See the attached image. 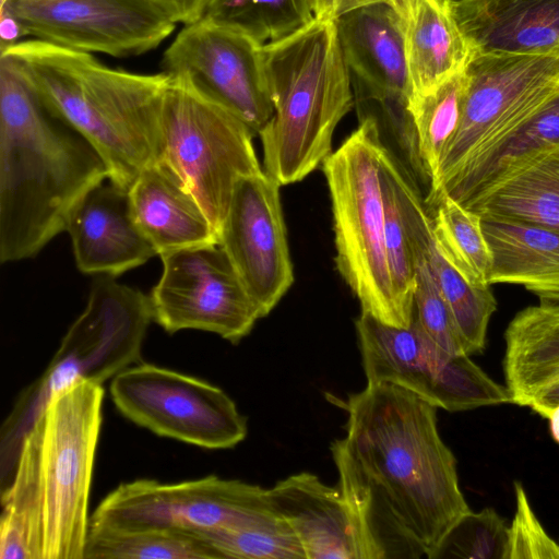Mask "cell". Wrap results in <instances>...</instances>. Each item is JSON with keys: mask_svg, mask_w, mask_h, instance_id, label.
Returning <instances> with one entry per match:
<instances>
[{"mask_svg": "<svg viewBox=\"0 0 559 559\" xmlns=\"http://www.w3.org/2000/svg\"><path fill=\"white\" fill-rule=\"evenodd\" d=\"M346 435L331 453L361 559H432L471 509L437 407L392 383H367L342 402Z\"/></svg>", "mask_w": 559, "mask_h": 559, "instance_id": "cell-1", "label": "cell"}, {"mask_svg": "<svg viewBox=\"0 0 559 559\" xmlns=\"http://www.w3.org/2000/svg\"><path fill=\"white\" fill-rule=\"evenodd\" d=\"M109 171L93 145L52 112L0 55V261L36 255Z\"/></svg>", "mask_w": 559, "mask_h": 559, "instance_id": "cell-2", "label": "cell"}, {"mask_svg": "<svg viewBox=\"0 0 559 559\" xmlns=\"http://www.w3.org/2000/svg\"><path fill=\"white\" fill-rule=\"evenodd\" d=\"M10 58L43 103L98 152L109 180L129 190L162 155L160 115L170 76L133 73L39 39L21 40Z\"/></svg>", "mask_w": 559, "mask_h": 559, "instance_id": "cell-3", "label": "cell"}, {"mask_svg": "<svg viewBox=\"0 0 559 559\" xmlns=\"http://www.w3.org/2000/svg\"><path fill=\"white\" fill-rule=\"evenodd\" d=\"M273 115L259 132L263 170L280 186L305 179L332 154L338 122L355 106L335 21L263 45Z\"/></svg>", "mask_w": 559, "mask_h": 559, "instance_id": "cell-4", "label": "cell"}, {"mask_svg": "<svg viewBox=\"0 0 559 559\" xmlns=\"http://www.w3.org/2000/svg\"><path fill=\"white\" fill-rule=\"evenodd\" d=\"M385 145L369 114L323 162L336 247V269L359 300L361 312L379 321L407 326L388 265L381 157Z\"/></svg>", "mask_w": 559, "mask_h": 559, "instance_id": "cell-5", "label": "cell"}, {"mask_svg": "<svg viewBox=\"0 0 559 559\" xmlns=\"http://www.w3.org/2000/svg\"><path fill=\"white\" fill-rule=\"evenodd\" d=\"M152 320L150 296L98 275L47 370L22 392L4 421L2 459L15 462L24 436L55 395L85 380L102 384L131 366Z\"/></svg>", "mask_w": 559, "mask_h": 559, "instance_id": "cell-6", "label": "cell"}, {"mask_svg": "<svg viewBox=\"0 0 559 559\" xmlns=\"http://www.w3.org/2000/svg\"><path fill=\"white\" fill-rule=\"evenodd\" d=\"M103 400L100 383L81 381L55 395L34 424L38 429L41 559H84Z\"/></svg>", "mask_w": 559, "mask_h": 559, "instance_id": "cell-7", "label": "cell"}, {"mask_svg": "<svg viewBox=\"0 0 559 559\" xmlns=\"http://www.w3.org/2000/svg\"><path fill=\"white\" fill-rule=\"evenodd\" d=\"M460 123L425 203L501 144L559 93V51L474 52Z\"/></svg>", "mask_w": 559, "mask_h": 559, "instance_id": "cell-8", "label": "cell"}, {"mask_svg": "<svg viewBox=\"0 0 559 559\" xmlns=\"http://www.w3.org/2000/svg\"><path fill=\"white\" fill-rule=\"evenodd\" d=\"M162 160L182 179L218 235L239 179L263 171L248 126L171 79L162 115Z\"/></svg>", "mask_w": 559, "mask_h": 559, "instance_id": "cell-9", "label": "cell"}, {"mask_svg": "<svg viewBox=\"0 0 559 559\" xmlns=\"http://www.w3.org/2000/svg\"><path fill=\"white\" fill-rule=\"evenodd\" d=\"M355 328L367 383L399 385L448 412L511 403L507 386L468 355L437 345L414 317L407 326H395L361 312Z\"/></svg>", "mask_w": 559, "mask_h": 559, "instance_id": "cell-10", "label": "cell"}, {"mask_svg": "<svg viewBox=\"0 0 559 559\" xmlns=\"http://www.w3.org/2000/svg\"><path fill=\"white\" fill-rule=\"evenodd\" d=\"M274 513L267 488L210 475L178 484L153 479L121 484L103 499L90 523L198 535L249 524Z\"/></svg>", "mask_w": 559, "mask_h": 559, "instance_id": "cell-11", "label": "cell"}, {"mask_svg": "<svg viewBox=\"0 0 559 559\" xmlns=\"http://www.w3.org/2000/svg\"><path fill=\"white\" fill-rule=\"evenodd\" d=\"M109 391L124 417L158 436L218 450L237 445L248 432L247 418L221 388L164 367L129 366Z\"/></svg>", "mask_w": 559, "mask_h": 559, "instance_id": "cell-12", "label": "cell"}, {"mask_svg": "<svg viewBox=\"0 0 559 559\" xmlns=\"http://www.w3.org/2000/svg\"><path fill=\"white\" fill-rule=\"evenodd\" d=\"M162 69L235 115L254 136L273 115L263 45L239 31L205 17L183 25Z\"/></svg>", "mask_w": 559, "mask_h": 559, "instance_id": "cell-13", "label": "cell"}, {"mask_svg": "<svg viewBox=\"0 0 559 559\" xmlns=\"http://www.w3.org/2000/svg\"><path fill=\"white\" fill-rule=\"evenodd\" d=\"M159 257L163 272L150 302L153 321L168 333L201 330L238 343L262 318L219 243Z\"/></svg>", "mask_w": 559, "mask_h": 559, "instance_id": "cell-14", "label": "cell"}, {"mask_svg": "<svg viewBox=\"0 0 559 559\" xmlns=\"http://www.w3.org/2000/svg\"><path fill=\"white\" fill-rule=\"evenodd\" d=\"M24 36L124 58L157 48L177 23L154 0H5Z\"/></svg>", "mask_w": 559, "mask_h": 559, "instance_id": "cell-15", "label": "cell"}, {"mask_svg": "<svg viewBox=\"0 0 559 559\" xmlns=\"http://www.w3.org/2000/svg\"><path fill=\"white\" fill-rule=\"evenodd\" d=\"M280 187L264 170L239 179L219 231V245L262 318L294 283Z\"/></svg>", "mask_w": 559, "mask_h": 559, "instance_id": "cell-16", "label": "cell"}, {"mask_svg": "<svg viewBox=\"0 0 559 559\" xmlns=\"http://www.w3.org/2000/svg\"><path fill=\"white\" fill-rule=\"evenodd\" d=\"M67 231L76 266L83 273L115 277L157 254L135 221L129 190L109 179L87 192Z\"/></svg>", "mask_w": 559, "mask_h": 559, "instance_id": "cell-17", "label": "cell"}, {"mask_svg": "<svg viewBox=\"0 0 559 559\" xmlns=\"http://www.w3.org/2000/svg\"><path fill=\"white\" fill-rule=\"evenodd\" d=\"M382 163L394 183L411 245L424 255L468 354L480 353L485 347L490 318L497 309L490 287L469 284L439 251L425 202L409 173L388 147L383 151Z\"/></svg>", "mask_w": 559, "mask_h": 559, "instance_id": "cell-18", "label": "cell"}, {"mask_svg": "<svg viewBox=\"0 0 559 559\" xmlns=\"http://www.w3.org/2000/svg\"><path fill=\"white\" fill-rule=\"evenodd\" d=\"M335 24L354 92L408 100L411 87L400 14L389 5L373 4L342 15Z\"/></svg>", "mask_w": 559, "mask_h": 559, "instance_id": "cell-19", "label": "cell"}, {"mask_svg": "<svg viewBox=\"0 0 559 559\" xmlns=\"http://www.w3.org/2000/svg\"><path fill=\"white\" fill-rule=\"evenodd\" d=\"M503 371L511 403L548 418L559 405V304L519 311L506 333Z\"/></svg>", "mask_w": 559, "mask_h": 559, "instance_id": "cell-20", "label": "cell"}, {"mask_svg": "<svg viewBox=\"0 0 559 559\" xmlns=\"http://www.w3.org/2000/svg\"><path fill=\"white\" fill-rule=\"evenodd\" d=\"M267 491L274 511L296 534L306 559H361L356 526L337 487L301 472Z\"/></svg>", "mask_w": 559, "mask_h": 559, "instance_id": "cell-21", "label": "cell"}, {"mask_svg": "<svg viewBox=\"0 0 559 559\" xmlns=\"http://www.w3.org/2000/svg\"><path fill=\"white\" fill-rule=\"evenodd\" d=\"M135 221L158 255L178 249L219 243L206 212L164 160L147 166L129 189Z\"/></svg>", "mask_w": 559, "mask_h": 559, "instance_id": "cell-22", "label": "cell"}, {"mask_svg": "<svg viewBox=\"0 0 559 559\" xmlns=\"http://www.w3.org/2000/svg\"><path fill=\"white\" fill-rule=\"evenodd\" d=\"M454 13L473 52L559 51V0H456Z\"/></svg>", "mask_w": 559, "mask_h": 559, "instance_id": "cell-23", "label": "cell"}, {"mask_svg": "<svg viewBox=\"0 0 559 559\" xmlns=\"http://www.w3.org/2000/svg\"><path fill=\"white\" fill-rule=\"evenodd\" d=\"M462 205L481 217L559 231V146L545 147L520 157Z\"/></svg>", "mask_w": 559, "mask_h": 559, "instance_id": "cell-24", "label": "cell"}, {"mask_svg": "<svg viewBox=\"0 0 559 559\" xmlns=\"http://www.w3.org/2000/svg\"><path fill=\"white\" fill-rule=\"evenodd\" d=\"M456 0H404L401 13L409 97L466 68L474 52L455 17Z\"/></svg>", "mask_w": 559, "mask_h": 559, "instance_id": "cell-25", "label": "cell"}, {"mask_svg": "<svg viewBox=\"0 0 559 559\" xmlns=\"http://www.w3.org/2000/svg\"><path fill=\"white\" fill-rule=\"evenodd\" d=\"M492 254L488 284L519 285L543 302L559 304V231L481 217Z\"/></svg>", "mask_w": 559, "mask_h": 559, "instance_id": "cell-26", "label": "cell"}, {"mask_svg": "<svg viewBox=\"0 0 559 559\" xmlns=\"http://www.w3.org/2000/svg\"><path fill=\"white\" fill-rule=\"evenodd\" d=\"M0 559H41L43 515L38 483V429L24 436L11 481L1 493Z\"/></svg>", "mask_w": 559, "mask_h": 559, "instance_id": "cell-27", "label": "cell"}, {"mask_svg": "<svg viewBox=\"0 0 559 559\" xmlns=\"http://www.w3.org/2000/svg\"><path fill=\"white\" fill-rule=\"evenodd\" d=\"M557 145L559 146V93L481 162L445 185L425 206L430 212L444 195L463 204L480 187L520 157Z\"/></svg>", "mask_w": 559, "mask_h": 559, "instance_id": "cell-28", "label": "cell"}, {"mask_svg": "<svg viewBox=\"0 0 559 559\" xmlns=\"http://www.w3.org/2000/svg\"><path fill=\"white\" fill-rule=\"evenodd\" d=\"M467 86L465 68L431 91L408 98L419 159L430 185L437 178L443 153L457 130Z\"/></svg>", "mask_w": 559, "mask_h": 559, "instance_id": "cell-29", "label": "cell"}, {"mask_svg": "<svg viewBox=\"0 0 559 559\" xmlns=\"http://www.w3.org/2000/svg\"><path fill=\"white\" fill-rule=\"evenodd\" d=\"M84 559H221L198 535L159 528L90 524Z\"/></svg>", "mask_w": 559, "mask_h": 559, "instance_id": "cell-30", "label": "cell"}, {"mask_svg": "<svg viewBox=\"0 0 559 559\" xmlns=\"http://www.w3.org/2000/svg\"><path fill=\"white\" fill-rule=\"evenodd\" d=\"M436 245L456 271L475 287L488 284L492 254L483 229V218L449 195L429 212Z\"/></svg>", "mask_w": 559, "mask_h": 559, "instance_id": "cell-31", "label": "cell"}, {"mask_svg": "<svg viewBox=\"0 0 559 559\" xmlns=\"http://www.w3.org/2000/svg\"><path fill=\"white\" fill-rule=\"evenodd\" d=\"M203 17L265 45L308 25L314 14L311 0H209Z\"/></svg>", "mask_w": 559, "mask_h": 559, "instance_id": "cell-32", "label": "cell"}, {"mask_svg": "<svg viewBox=\"0 0 559 559\" xmlns=\"http://www.w3.org/2000/svg\"><path fill=\"white\" fill-rule=\"evenodd\" d=\"M221 559H306L302 547L277 513L249 524L198 534Z\"/></svg>", "mask_w": 559, "mask_h": 559, "instance_id": "cell-33", "label": "cell"}, {"mask_svg": "<svg viewBox=\"0 0 559 559\" xmlns=\"http://www.w3.org/2000/svg\"><path fill=\"white\" fill-rule=\"evenodd\" d=\"M380 176L384 204L385 251L391 281L401 310L412 321L415 259L395 187L382 163V157Z\"/></svg>", "mask_w": 559, "mask_h": 559, "instance_id": "cell-34", "label": "cell"}, {"mask_svg": "<svg viewBox=\"0 0 559 559\" xmlns=\"http://www.w3.org/2000/svg\"><path fill=\"white\" fill-rule=\"evenodd\" d=\"M509 526L492 509L468 511L448 532L432 559H506Z\"/></svg>", "mask_w": 559, "mask_h": 559, "instance_id": "cell-35", "label": "cell"}, {"mask_svg": "<svg viewBox=\"0 0 559 559\" xmlns=\"http://www.w3.org/2000/svg\"><path fill=\"white\" fill-rule=\"evenodd\" d=\"M415 259L413 317L425 333L452 355H468L451 310L435 282L421 252L412 246Z\"/></svg>", "mask_w": 559, "mask_h": 559, "instance_id": "cell-36", "label": "cell"}, {"mask_svg": "<svg viewBox=\"0 0 559 559\" xmlns=\"http://www.w3.org/2000/svg\"><path fill=\"white\" fill-rule=\"evenodd\" d=\"M516 511L509 526L506 559L559 558V544L545 531L535 515L521 483H515Z\"/></svg>", "mask_w": 559, "mask_h": 559, "instance_id": "cell-37", "label": "cell"}, {"mask_svg": "<svg viewBox=\"0 0 559 559\" xmlns=\"http://www.w3.org/2000/svg\"><path fill=\"white\" fill-rule=\"evenodd\" d=\"M316 19L336 21L342 15L373 4H385L393 8L400 15L404 0H311Z\"/></svg>", "mask_w": 559, "mask_h": 559, "instance_id": "cell-38", "label": "cell"}, {"mask_svg": "<svg viewBox=\"0 0 559 559\" xmlns=\"http://www.w3.org/2000/svg\"><path fill=\"white\" fill-rule=\"evenodd\" d=\"M177 24H191L203 17L209 0H154Z\"/></svg>", "mask_w": 559, "mask_h": 559, "instance_id": "cell-39", "label": "cell"}, {"mask_svg": "<svg viewBox=\"0 0 559 559\" xmlns=\"http://www.w3.org/2000/svg\"><path fill=\"white\" fill-rule=\"evenodd\" d=\"M549 427L552 438L559 443V405H557L548 416Z\"/></svg>", "mask_w": 559, "mask_h": 559, "instance_id": "cell-40", "label": "cell"}, {"mask_svg": "<svg viewBox=\"0 0 559 559\" xmlns=\"http://www.w3.org/2000/svg\"><path fill=\"white\" fill-rule=\"evenodd\" d=\"M5 0H0V4H2Z\"/></svg>", "mask_w": 559, "mask_h": 559, "instance_id": "cell-41", "label": "cell"}]
</instances>
